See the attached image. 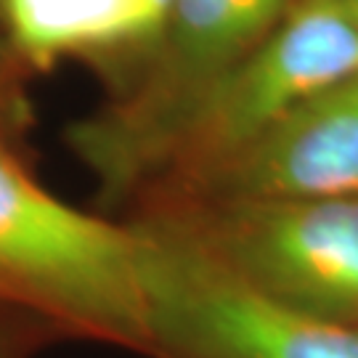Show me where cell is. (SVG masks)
<instances>
[{
  "instance_id": "8",
  "label": "cell",
  "mask_w": 358,
  "mask_h": 358,
  "mask_svg": "<svg viewBox=\"0 0 358 358\" xmlns=\"http://www.w3.org/2000/svg\"><path fill=\"white\" fill-rule=\"evenodd\" d=\"M334 3H337V6L345 11L348 19L358 27V0H334Z\"/></svg>"
},
{
  "instance_id": "6",
  "label": "cell",
  "mask_w": 358,
  "mask_h": 358,
  "mask_svg": "<svg viewBox=\"0 0 358 358\" xmlns=\"http://www.w3.org/2000/svg\"><path fill=\"white\" fill-rule=\"evenodd\" d=\"M192 192L199 202L358 196V72L300 103Z\"/></svg>"
},
{
  "instance_id": "3",
  "label": "cell",
  "mask_w": 358,
  "mask_h": 358,
  "mask_svg": "<svg viewBox=\"0 0 358 358\" xmlns=\"http://www.w3.org/2000/svg\"><path fill=\"white\" fill-rule=\"evenodd\" d=\"M138 239L152 358H358V327L292 313L220 266L180 210L130 223Z\"/></svg>"
},
{
  "instance_id": "9",
  "label": "cell",
  "mask_w": 358,
  "mask_h": 358,
  "mask_svg": "<svg viewBox=\"0 0 358 358\" xmlns=\"http://www.w3.org/2000/svg\"><path fill=\"white\" fill-rule=\"evenodd\" d=\"M159 3H162V6H165V11H167V8H170V0H159Z\"/></svg>"
},
{
  "instance_id": "10",
  "label": "cell",
  "mask_w": 358,
  "mask_h": 358,
  "mask_svg": "<svg viewBox=\"0 0 358 358\" xmlns=\"http://www.w3.org/2000/svg\"><path fill=\"white\" fill-rule=\"evenodd\" d=\"M0 300H3V294H0Z\"/></svg>"
},
{
  "instance_id": "5",
  "label": "cell",
  "mask_w": 358,
  "mask_h": 358,
  "mask_svg": "<svg viewBox=\"0 0 358 358\" xmlns=\"http://www.w3.org/2000/svg\"><path fill=\"white\" fill-rule=\"evenodd\" d=\"M358 72V27L334 0H297L279 27L210 90L162 170L189 189L316 93Z\"/></svg>"
},
{
  "instance_id": "2",
  "label": "cell",
  "mask_w": 358,
  "mask_h": 358,
  "mask_svg": "<svg viewBox=\"0 0 358 358\" xmlns=\"http://www.w3.org/2000/svg\"><path fill=\"white\" fill-rule=\"evenodd\" d=\"M297 0H170L136 88L69 130L75 154L120 199L165 167L180 130Z\"/></svg>"
},
{
  "instance_id": "7",
  "label": "cell",
  "mask_w": 358,
  "mask_h": 358,
  "mask_svg": "<svg viewBox=\"0 0 358 358\" xmlns=\"http://www.w3.org/2000/svg\"><path fill=\"white\" fill-rule=\"evenodd\" d=\"M165 13L159 0H0L8 48L38 69L72 56L149 51Z\"/></svg>"
},
{
  "instance_id": "4",
  "label": "cell",
  "mask_w": 358,
  "mask_h": 358,
  "mask_svg": "<svg viewBox=\"0 0 358 358\" xmlns=\"http://www.w3.org/2000/svg\"><path fill=\"white\" fill-rule=\"evenodd\" d=\"M178 210L255 294L300 316L358 327V196L226 199Z\"/></svg>"
},
{
  "instance_id": "1",
  "label": "cell",
  "mask_w": 358,
  "mask_h": 358,
  "mask_svg": "<svg viewBox=\"0 0 358 358\" xmlns=\"http://www.w3.org/2000/svg\"><path fill=\"white\" fill-rule=\"evenodd\" d=\"M0 294L66 332L152 358L133 226L53 196L0 143Z\"/></svg>"
}]
</instances>
